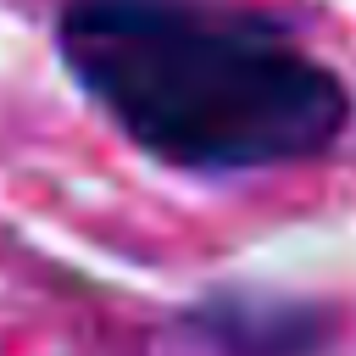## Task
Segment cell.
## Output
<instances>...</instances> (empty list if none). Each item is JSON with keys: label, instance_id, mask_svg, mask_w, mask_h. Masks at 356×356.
Listing matches in <instances>:
<instances>
[{"label": "cell", "instance_id": "1", "mask_svg": "<svg viewBox=\"0 0 356 356\" xmlns=\"http://www.w3.org/2000/svg\"><path fill=\"white\" fill-rule=\"evenodd\" d=\"M56 56L128 145L195 178L312 161L350 122L345 78L234 0H67Z\"/></svg>", "mask_w": 356, "mask_h": 356}, {"label": "cell", "instance_id": "2", "mask_svg": "<svg viewBox=\"0 0 356 356\" xmlns=\"http://www.w3.org/2000/svg\"><path fill=\"white\" fill-rule=\"evenodd\" d=\"M178 328L217 356H328L339 312L273 284H211L178 312Z\"/></svg>", "mask_w": 356, "mask_h": 356}]
</instances>
